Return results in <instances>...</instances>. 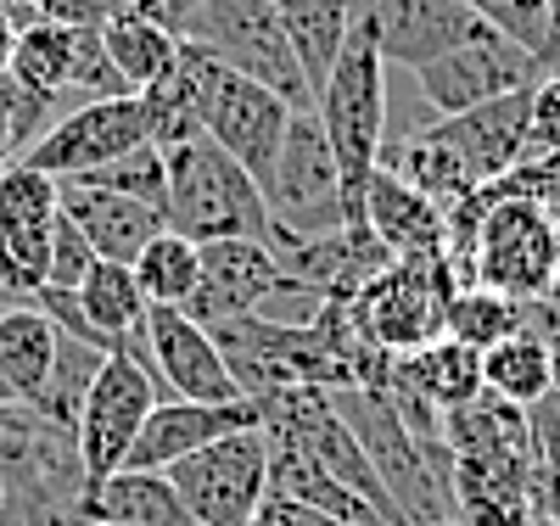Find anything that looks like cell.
I'll list each match as a JSON object with an SVG mask.
<instances>
[{"instance_id": "cell-1", "label": "cell", "mask_w": 560, "mask_h": 526, "mask_svg": "<svg viewBox=\"0 0 560 526\" xmlns=\"http://www.w3.org/2000/svg\"><path fill=\"white\" fill-rule=\"evenodd\" d=\"M163 23L179 45L275 90L292 113H314V90L287 45L280 7H269V0H163Z\"/></svg>"}, {"instance_id": "cell-2", "label": "cell", "mask_w": 560, "mask_h": 526, "mask_svg": "<svg viewBox=\"0 0 560 526\" xmlns=\"http://www.w3.org/2000/svg\"><path fill=\"white\" fill-rule=\"evenodd\" d=\"M314 118L337 152L348 213H353V224H364V185L382 168V147H387V62L376 51V28H370L364 0H359L353 34L342 45L331 79L314 95Z\"/></svg>"}, {"instance_id": "cell-3", "label": "cell", "mask_w": 560, "mask_h": 526, "mask_svg": "<svg viewBox=\"0 0 560 526\" xmlns=\"http://www.w3.org/2000/svg\"><path fill=\"white\" fill-rule=\"evenodd\" d=\"M168 157V202H163V224L185 242H275L269 224V202L258 179L219 152L208 135H191L179 147H163Z\"/></svg>"}, {"instance_id": "cell-4", "label": "cell", "mask_w": 560, "mask_h": 526, "mask_svg": "<svg viewBox=\"0 0 560 526\" xmlns=\"http://www.w3.org/2000/svg\"><path fill=\"white\" fill-rule=\"evenodd\" d=\"M179 68L197 90V118H202V135L213 140L219 152H230L264 190L275 157H280V140H287V124H292V107L280 102L275 90L230 73L224 62L179 45Z\"/></svg>"}, {"instance_id": "cell-5", "label": "cell", "mask_w": 560, "mask_h": 526, "mask_svg": "<svg viewBox=\"0 0 560 526\" xmlns=\"http://www.w3.org/2000/svg\"><path fill=\"white\" fill-rule=\"evenodd\" d=\"M264 202H269L275 242H319V235H337L353 224L337 152H331V140H325L314 113H292L280 157L264 179Z\"/></svg>"}, {"instance_id": "cell-6", "label": "cell", "mask_w": 560, "mask_h": 526, "mask_svg": "<svg viewBox=\"0 0 560 526\" xmlns=\"http://www.w3.org/2000/svg\"><path fill=\"white\" fill-rule=\"evenodd\" d=\"M454 292H465V285L448 258H393L359 297H348V308H353L359 337L376 353L409 359L443 337V314Z\"/></svg>"}, {"instance_id": "cell-7", "label": "cell", "mask_w": 560, "mask_h": 526, "mask_svg": "<svg viewBox=\"0 0 560 526\" xmlns=\"http://www.w3.org/2000/svg\"><path fill=\"white\" fill-rule=\"evenodd\" d=\"M477 285L510 303H538L560 285V230L538 202L488 190V219L477 235Z\"/></svg>"}, {"instance_id": "cell-8", "label": "cell", "mask_w": 560, "mask_h": 526, "mask_svg": "<svg viewBox=\"0 0 560 526\" xmlns=\"http://www.w3.org/2000/svg\"><path fill=\"white\" fill-rule=\"evenodd\" d=\"M168 482L191 515V526H253L269 499V437L264 425L230 432L202 454L179 459Z\"/></svg>"}, {"instance_id": "cell-9", "label": "cell", "mask_w": 560, "mask_h": 526, "mask_svg": "<svg viewBox=\"0 0 560 526\" xmlns=\"http://www.w3.org/2000/svg\"><path fill=\"white\" fill-rule=\"evenodd\" d=\"M158 404H163V393H158V375L147 364H135L129 353H113L102 364V375L90 381L79 420H73V448L84 465V482H102V476L124 470L140 425H147V414Z\"/></svg>"}, {"instance_id": "cell-10", "label": "cell", "mask_w": 560, "mask_h": 526, "mask_svg": "<svg viewBox=\"0 0 560 526\" xmlns=\"http://www.w3.org/2000/svg\"><path fill=\"white\" fill-rule=\"evenodd\" d=\"M147 140H152L147 102H140V95H113V102H84V107L62 113L51 129H45L39 147L18 163L51 174L62 185V179H84V174L129 157L135 147H147Z\"/></svg>"}, {"instance_id": "cell-11", "label": "cell", "mask_w": 560, "mask_h": 526, "mask_svg": "<svg viewBox=\"0 0 560 526\" xmlns=\"http://www.w3.org/2000/svg\"><path fill=\"white\" fill-rule=\"evenodd\" d=\"M62 213V185L28 163L0 168V292L12 303H34L45 292L51 224Z\"/></svg>"}, {"instance_id": "cell-12", "label": "cell", "mask_w": 560, "mask_h": 526, "mask_svg": "<svg viewBox=\"0 0 560 526\" xmlns=\"http://www.w3.org/2000/svg\"><path fill=\"white\" fill-rule=\"evenodd\" d=\"M140 364L158 375V393L179 404H242L213 330L197 325L185 308H152L140 330Z\"/></svg>"}, {"instance_id": "cell-13", "label": "cell", "mask_w": 560, "mask_h": 526, "mask_svg": "<svg viewBox=\"0 0 560 526\" xmlns=\"http://www.w3.org/2000/svg\"><path fill=\"white\" fill-rule=\"evenodd\" d=\"M415 79H420V95L432 102L438 118H459L482 102H499L510 90H533L544 79V68L516 39H504L499 28H482L477 39L454 45V51L438 57L432 68H420Z\"/></svg>"}, {"instance_id": "cell-14", "label": "cell", "mask_w": 560, "mask_h": 526, "mask_svg": "<svg viewBox=\"0 0 560 526\" xmlns=\"http://www.w3.org/2000/svg\"><path fill=\"white\" fill-rule=\"evenodd\" d=\"M275 297H298V285L280 269L269 242H208L202 247V285L191 297L197 325H224L242 314H264Z\"/></svg>"}, {"instance_id": "cell-15", "label": "cell", "mask_w": 560, "mask_h": 526, "mask_svg": "<svg viewBox=\"0 0 560 526\" xmlns=\"http://www.w3.org/2000/svg\"><path fill=\"white\" fill-rule=\"evenodd\" d=\"M448 510L459 526H533L538 521L533 454H448Z\"/></svg>"}, {"instance_id": "cell-16", "label": "cell", "mask_w": 560, "mask_h": 526, "mask_svg": "<svg viewBox=\"0 0 560 526\" xmlns=\"http://www.w3.org/2000/svg\"><path fill=\"white\" fill-rule=\"evenodd\" d=\"M370 12V28H376V51L387 68H432L438 57H448L454 45L477 39L482 23L465 0H364Z\"/></svg>"}, {"instance_id": "cell-17", "label": "cell", "mask_w": 560, "mask_h": 526, "mask_svg": "<svg viewBox=\"0 0 560 526\" xmlns=\"http://www.w3.org/2000/svg\"><path fill=\"white\" fill-rule=\"evenodd\" d=\"M527 118H533V90H510L459 118H432L427 129L459 157L471 185H499L510 168L527 163Z\"/></svg>"}, {"instance_id": "cell-18", "label": "cell", "mask_w": 560, "mask_h": 526, "mask_svg": "<svg viewBox=\"0 0 560 526\" xmlns=\"http://www.w3.org/2000/svg\"><path fill=\"white\" fill-rule=\"evenodd\" d=\"M258 425V409L242 398V404H179V398H163L147 425H140V437L124 459V470H174L179 459L202 454L208 443L230 437V432H247Z\"/></svg>"}, {"instance_id": "cell-19", "label": "cell", "mask_w": 560, "mask_h": 526, "mask_svg": "<svg viewBox=\"0 0 560 526\" xmlns=\"http://www.w3.org/2000/svg\"><path fill=\"white\" fill-rule=\"evenodd\" d=\"M62 213L84 230V242L96 247L102 264H135L147 253V242L168 230L158 208L147 202H129L118 190H96L84 179H62Z\"/></svg>"}, {"instance_id": "cell-20", "label": "cell", "mask_w": 560, "mask_h": 526, "mask_svg": "<svg viewBox=\"0 0 560 526\" xmlns=\"http://www.w3.org/2000/svg\"><path fill=\"white\" fill-rule=\"evenodd\" d=\"M364 230L387 258H443V208L393 168H376L364 185Z\"/></svg>"}, {"instance_id": "cell-21", "label": "cell", "mask_w": 560, "mask_h": 526, "mask_svg": "<svg viewBox=\"0 0 560 526\" xmlns=\"http://www.w3.org/2000/svg\"><path fill=\"white\" fill-rule=\"evenodd\" d=\"M73 303L90 325V337H96L107 353H129L140 364V330H147L152 303L140 297L129 264H96L84 274V285L73 292Z\"/></svg>"}, {"instance_id": "cell-22", "label": "cell", "mask_w": 560, "mask_h": 526, "mask_svg": "<svg viewBox=\"0 0 560 526\" xmlns=\"http://www.w3.org/2000/svg\"><path fill=\"white\" fill-rule=\"evenodd\" d=\"M84 521H118V526H191L168 470H113L90 482L84 499L73 504Z\"/></svg>"}, {"instance_id": "cell-23", "label": "cell", "mask_w": 560, "mask_h": 526, "mask_svg": "<svg viewBox=\"0 0 560 526\" xmlns=\"http://www.w3.org/2000/svg\"><path fill=\"white\" fill-rule=\"evenodd\" d=\"M57 337L62 330L39 303H18L0 314V387H7L12 404L39 409L45 381H51V364H57Z\"/></svg>"}, {"instance_id": "cell-24", "label": "cell", "mask_w": 560, "mask_h": 526, "mask_svg": "<svg viewBox=\"0 0 560 526\" xmlns=\"http://www.w3.org/2000/svg\"><path fill=\"white\" fill-rule=\"evenodd\" d=\"M353 17H359V0H280V28H287V45L314 95L331 79L342 45L353 34Z\"/></svg>"}, {"instance_id": "cell-25", "label": "cell", "mask_w": 560, "mask_h": 526, "mask_svg": "<svg viewBox=\"0 0 560 526\" xmlns=\"http://www.w3.org/2000/svg\"><path fill=\"white\" fill-rule=\"evenodd\" d=\"M102 45H107V62L118 68V79L129 84V95L152 90L158 79H168L179 68V39L163 23V7L107 17L102 23Z\"/></svg>"}, {"instance_id": "cell-26", "label": "cell", "mask_w": 560, "mask_h": 526, "mask_svg": "<svg viewBox=\"0 0 560 526\" xmlns=\"http://www.w3.org/2000/svg\"><path fill=\"white\" fill-rule=\"evenodd\" d=\"M443 448L448 454H533L527 443V409L504 404L482 387V398L443 414Z\"/></svg>"}, {"instance_id": "cell-27", "label": "cell", "mask_w": 560, "mask_h": 526, "mask_svg": "<svg viewBox=\"0 0 560 526\" xmlns=\"http://www.w3.org/2000/svg\"><path fill=\"white\" fill-rule=\"evenodd\" d=\"M482 387L516 409H533L544 393H555V364L533 325H522L516 337H504L499 348L482 353Z\"/></svg>"}, {"instance_id": "cell-28", "label": "cell", "mask_w": 560, "mask_h": 526, "mask_svg": "<svg viewBox=\"0 0 560 526\" xmlns=\"http://www.w3.org/2000/svg\"><path fill=\"white\" fill-rule=\"evenodd\" d=\"M129 269H135L140 297H147L152 308H191L197 285H202V247L174 235V230H163L158 242H147V253H140Z\"/></svg>"}, {"instance_id": "cell-29", "label": "cell", "mask_w": 560, "mask_h": 526, "mask_svg": "<svg viewBox=\"0 0 560 526\" xmlns=\"http://www.w3.org/2000/svg\"><path fill=\"white\" fill-rule=\"evenodd\" d=\"M404 370H409L415 387L432 398V409H443V414L459 409V404H471V398H482V353L454 342V337H438L420 353H409Z\"/></svg>"}, {"instance_id": "cell-30", "label": "cell", "mask_w": 560, "mask_h": 526, "mask_svg": "<svg viewBox=\"0 0 560 526\" xmlns=\"http://www.w3.org/2000/svg\"><path fill=\"white\" fill-rule=\"evenodd\" d=\"M73 51H79V28H57V23H28L18 28L12 45V79L39 90V95H57V102L73 107Z\"/></svg>"}, {"instance_id": "cell-31", "label": "cell", "mask_w": 560, "mask_h": 526, "mask_svg": "<svg viewBox=\"0 0 560 526\" xmlns=\"http://www.w3.org/2000/svg\"><path fill=\"white\" fill-rule=\"evenodd\" d=\"M516 330H522V303L488 292V285H465V292H454V303L443 314V337L477 348V353L499 348L504 337H516Z\"/></svg>"}, {"instance_id": "cell-32", "label": "cell", "mask_w": 560, "mask_h": 526, "mask_svg": "<svg viewBox=\"0 0 560 526\" xmlns=\"http://www.w3.org/2000/svg\"><path fill=\"white\" fill-rule=\"evenodd\" d=\"M107 359H113V353L90 348V342H79V337H57V364H51V381H45L39 414L51 420V425H62V432H73L79 404H84L90 381L102 375V364H107Z\"/></svg>"}, {"instance_id": "cell-33", "label": "cell", "mask_w": 560, "mask_h": 526, "mask_svg": "<svg viewBox=\"0 0 560 526\" xmlns=\"http://www.w3.org/2000/svg\"><path fill=\"white\" fill-rule=\"evenodd\" d=\"M84 185L118 190V197L147 202V208L163 213V202H168V157H163L158 140H147V147H135L129 157H118V163H107V168H96V174H84Z\"/></svg>"}, {"instance_id": "cell-34", "label": "cell", "mask_w": 560, "mask_h": 526, "mask_svg": "<svg viewBox=\"0 0 560 526\" xmlns=\"http://www.w3.org/2000/svg\"><path fill=\"white\" fill-rule=\"evenodd\" d=\"M0 113H7V129H12L18 157H28L39 140H45V129H51L62 113H73V107L57 102V95H39V90L18 84L12 73H0Z\"/></svg>"}, {"instance_id": "cell-35", "label": "cell", "mask_w": 560, "mask_h": 526, "mask_svg": "<svg viewBox=\"0 0 560 526\" xmlns=\"http://www.w3.org/2000/svg\"><path fill=\"white\" fill-rule=\"evenodd\" d=\"M96 264L102 258H96V247L84 242V230L68 213H57V224H51V258H45V292H79L84 274Z\"/></svg>"}, {"instance_id": "cell-36", "label": "cell", "mask_w": 560, "mask_h": 526, "mask_svg": "<svg viewBox=\"0 0 560 526\" xmlns=\"http://www.w3.org/2000/svg\"><path fill=\"white\" fill-rule=\"evenodd\" d=\"M560 152V73L533 84V118H527V157Z\"/></svg>"}, {"instance_id": "cell-37", "label": "cell", "mask_w": 560, "mask_h": 526, "mask_svg": "<svg viewBox=\"0 0 560 526\" xmlns=\"http://www.w3.org/2000/svg\"><path fill=\"white\" fill-rule=\"evenodd\" d=\"M527 443H533L538 476H560V393H544L527 409Z\"/></svg>"}, {"instance_id": "cell-38", "label": "cell", "mask_w": 560, "mask_h": 526, "mask_svg": "<svg viewBox=\"0 0 560 526\" xmlns=\"http://www.w3.org/2000/svg\"><path fill=\"white\" fill-rule=\"evenodd\" d=\"M538 521L544 526H560V476H538Z\"/></svg>"}, {"instance_id": "cell-39", "label": "cell", "mask_w": 560, "mask_h": 526, "mask_svg": "<svg viewBox=\"0 0 560 526\" xmlns=\"http://www.w3.org/2000/svg\"><path fill=\"white\" fill-rule=\"evenodd\" d=\"M39 7L45 0H0V17H7L12 28H28V23H39Z\"/></svg>"}, {"instance_id": "cell-40", "label": "cell", "mask_w": 560, "mask_h": 526, "mask_svg": "<svg viewBox=\"0 0 560 526\" xmlns=\"http://www.w3.org/2000/svg\"><path fill=\"white\" fill-rule=\"evenodd\" d=\"M12 45H18V28H12L7 17H0V73L12 68Z\"/></svg>"}, {"instance_id": "cell-41", "label": "cell", "mask_w": 560, "mask_h": 526, "mask_svg": "<svg viewBox=\"0 0 560 526\" xmlns=\"http://www.w3.org/2000/svg\"><path fill=\"white\" fill-rule=\"evenodd\" d=\"M18 163V147H12V129H7V113H0V168Z\"/></svg>"}, {"instance_id": "cell-42", "label": "cell", "mask_w": 560, "mask_h": 526, "mask_svg": "<svg viewBox=\"0 0 560 526\" xmlns=\"http://www.w3.org/2000/svg\"><path fill=\"white\" fill-rule=\"evenodd\" d=\"M0 526H28L23 504H0Z\"/></svg>"}, {"instance_id": "cell-43", "label": "cell", "mask_w": 560, "mask_h": 526, "mask_svg": "<svg viewBox=\"0 0 560 526\" xmlns=\"http://www.w3.org/2000/svg\"><path fill=\"white\" fill-rule=\"evenodd\" d=\"M0 504H12V482H7V470H0Z\"/></svg>"}, {"instance_id": "cell-44", "label": "cell", "mask_w": 560, "mask_h": 526, "mask_svg": "<svg viewBox=\"0 0 560 526\" xmlns=\"http://www.w3.org/2000/svg\"><path fill=\"white\" fill-rule=\"evenodd\" d=\"M438 526H459V521H438Z\"/></svg>"}, {"instance_id": "cell-45", "label": "cell", "mask_w": 560, "mask_h": 526, "mask_svg": "<svg viewBox=\"0 0 560 526\" xmlns=\"http://www.w3.org/2000/svg\"><path fill=\"white\" fill-rule=\"evenodd\" d=\"M269 7H280V0H269Z\"/></svg>"}, {"instance_id": "cell-46", "label": "cell", "mask_w": 560, "mask_h": 526, "mask_svg": "<svg viewBox=\"0 0 560 526\" xmlns=\"http://www.w3.org/2000/svg\"><path fill=\"white\" fill-rule=\"evenodd\" d=\"M538 526H544V521H538Z\"/></svg>"}]
</instances>
